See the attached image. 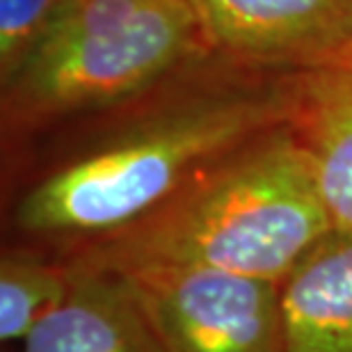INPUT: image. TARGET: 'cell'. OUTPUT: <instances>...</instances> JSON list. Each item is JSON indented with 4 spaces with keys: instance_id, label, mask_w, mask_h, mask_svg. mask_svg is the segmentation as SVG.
I'll use <instances>...</instances> for the list:
<instances>
[{
    "instance_id": "cell-1",
    "label": "cell",
    "mask_w": 352,
    "mask_h": 352,
    "mask_svg": "<svg viewBox=\"0 0 352 352\" xmlns=\"http://www.w3.org/2000/svg\"><path fill=\"white\" fill-rule=\"evenodd\" d=\"M293 74L213 55L101 119L14 197V241L65 254L117 234L238 146L291 122Z\"/></svg>"
},
{
    "instance_id": "cell-2",
    "label": "cell",
    "mask_w": 352,
    "mask_h": 352,
    "mask_svg": "<svg viewBox=\"0 0 352 352\" xmlns=\"http://www.w3.org/2000/svg\"><path fill=\"white\" fill-rule=\"evenodd\" d=\"M329 229L311 156L286 122L217 160L135 224L60 256L117 274L179 265L281 284Z\"/></svg>"
},
{
    "instance_id": "cell-3",
    "label": "cell",
    "mask_w": 352,
    "mask_h": 352,
    "mask_svg": "<svg viewBox=\"0 0 352 352\" xmlns=\"http://www.w3.org/2000/svg\"><path fill=\"white\" fill-rule=\"evenodd\" d=\"M213 58L190 0H62L5 78V146L140 101Z\"/></svg>"
},
{
    "instance_id": "cell-4",
    "label": "cell",
    "mask_w": 352,
    "mask_h": 352,
    "mask_svg": "<svg viewBox=\"0 0 352 352\" xmlns=\"http://www.w3.org/2000/svg\"><path fill=\"white\" fill-rule=\"evenodd\" d=\"M122 277L163 352H286L279 281L179 265Z\"/></svg>"
},
{
    "instance_id": "cell-5",
    "label": "cell",
    "mask_w": 352,
    "mask_h": 352,
    "mask_svg": "<svg viewBox=\"0 0 352 352\" xmlns=\"http://www.w3.org/2000/svg\"><path fill=\"white\" fill-rule=\"evenodd\" d=\"M210 53L298 74L352 46V0H190Z\"/></svg>"
},
{
    "instance_id": "cell-6",
    "label": "cell",
    "mask_w": 352,
    "mask_h": 352,
    "mask_svg": "<svg viewBox=\"0 0 352 352\" xmlns=\"http://www.w3.org/2000/svg\"><path fill=\"white\" fill-rule=\"evenodd\" d=\"M65 300L14 352H163L126 277L72 265Z\"/></svg>"
},
{
    "instance_id": "cell-7",
    "label": "cell",
    "mask_w": 352,
    "mask_h": 352,
    "mask_svg": "<svg viewBox=\"0 0 352 352\" xmlns=\"http://www.w3.org/2000/svg\"><path fill=\"white\" fill-rule=\"evenodd\" d=\"M288 124L311 156L332 227L352 231V46L293 74Z\"/></svg>"
},
{
    "instance_id": "cell-8",
    "label": "cell",
    "mask_w": 352,
    "mask_h": 352,
    "mask_svg": "<svg viewBox=\"0 0 352 352\" xmlns=\"http://www.w3.org/2000/svg\"><path fill=\"white\" fill-rule=\"evenodd\" d=\"M286 352H352V231L329 229L281 281Z\"/></svg>"
},
{
    "instance_id": "cell-9",
    "label": "cell",
    "mask_w": 352,
    "mask_h": 352,
    "mask_svg": "<svg viewBox=\"0 0 352 352\" xmlns=\"http://www.w3.org/2000/svg\"><path fill=\"white\" fill-rule=\"evenodd\" d=\"M72 267L41 245L12 241L0 254V341L19 346L65 300Z\"/></svg>"
},
{
    "instance_id": "cell-10",
    "label": "cell",
    "mask_w": 352,
    "mask_h": 352,
    "mask_svg": "<svg viewBox=\"0 0 352 352\" xmlns=\"http://www.w3.org/2000/svg\"><path fill=\"white\" fill-rule=\"evenodd\" d=\"M62 0H0V78L19 62Z\"/></svg>"
}]
</instances>
